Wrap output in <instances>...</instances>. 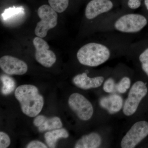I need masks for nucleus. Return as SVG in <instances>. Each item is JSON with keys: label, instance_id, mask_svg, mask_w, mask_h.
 I'll return each instance as SVG.
<instances>
[{"label": "nucleus", "instance_id": "1", "mask_svg": "<svg viewBox=\"0 0 148 148\" xmlns=\"http://www.w3.org/2000/svg\"><path fill=\"white\" fill-rule=\"evenodd\" d=\"M23 113L30 117H36L42 110L44 104L43 96L35 86L24 84L18 86L14 93Z\"/></svg>", "mask_w": 148, "mask_h": 148}, {"label": "nucleus", "instance_id": "2", "mask_svg": "<svg viewBox=\"0 0 148 148\" xmlns=\"http://www.w3.org/2000/svg\"><path fill=\"white\" fill-rule=\"evenodd\" d=\"M80 63L84 66L96 67L108 61L110 51L106 46L98 43L85 45L79 49L77 54Z\"/></svg>", "mask_w": 148, "mask_h": 148}, {"label": "nucleus", "instance_id": "3", "mask_svg": "<svg viewBox=\"0 0 148 148\" xmlns=\"http://www.w3.org/2000/svg\"><path fill=\"white\" fill-rule=\"evenodd\" d=\"M38 14L40 21L37 23L35 34L37 36L45 38L49 30L54 28L57 25L58 15L54 10L47 5L40 7L38 10Z\"/></svg>", "mask_w": 148, "mask_h": 148}, {"label": "nucleus", "instance_id": "4", "mask_svg": "<svg viewBox=\"0 0 148 148\" xmlns=\"http://www.w3.org/2000/svg\"><path fill=\"white\" fill-rule=\"evenodd\" d=\"M147 92V88L145 83L141 81L135 82L130 88L127 99L125 102L123 114L126 116H130L135 114L140 102Z\"/></svg>", "mask_w": 148, "mask_h": 148}, {"label": "nucleus", "instance_id": "5", "mask_svg": "<svg viewBox=\"0 0 148 148\" xmlns=\"http://www.w3.org/2000/svg\"><path fill=\"white\" fill-rule=\"evenodd\" d=\"M147 22V18L143 15L128 14L119 18L115 23L114 27L123 33H137L145 27Z\"/></svg>", "mask_w": 148, "mask_h": 148}, {"label": "nucleus", "instance_id": "6", "mask_svg": "<svg viewBox=\"0 0 148 148\" xmlns=\"http://www.w3.org/2000/svg\"><path fill=\"white\" fill-rule=\"evenodd\" d=\"M69 105L80 119L88 120L93 115V108L90 101L79 93H73L70 95Z\"/></svg>", "mask_w": 148, "mask_h": 148}, {"label": "nucleus", "instance_id": "7", "mask_svg": "<svg viewBox=\"0 0 148 148\" xmlns=\"http://www.w3.org/2000/svg\"><path fill=\"white\" fill-rule=\"evenodd\" d=\"M148 135V122L144 121L136 122L123 138L121 147L135 148Z\"/></svg>", "mask_w": 148, "mask_h": 148}, {"label": "nucleus", "instance_id": "8", "mask_svg": "<svg viewBox=\"0 0 148 148\" xmlns=\"http://www.w3.org/2000/svg\"><path fill=\"white\" fill-rule=\"evenodd\" d=\"M35 49V56L39 64L46 68H50L55 64L56 57L53 51L49 50L48 44L42 38L36 37L33 40Z\"/></svg>", "mask_w": 148, "mask_h": 148}, {"label": "nucleus", "instance_id": "9", "mask_svg": "<svg viewBox=\"0 0 148 148\" xmlns=\"http://www.w3.org/2000/svg\"><path fill=\"white\" fill-rule=\"evenodd\" d=\"M0 67L5 73L9 75H23L28 71V66L24 61L9 55L1 58Z\"/></svg>", "mask_w": 148, "mask_h": 148}, {"label": "nucleus", "instance_id": "10", "mask_svg": "<svg viewBox=\"0 0 148 148\" xmlns=\"http://www.w3.org/2000/svg\"><path fill=\"white\" fill-rule=\"evenodd\" d=\"M113 7V3L110 0H91L86 8V17L88 19H93L110 10Z\"/></svg>", "mask_w": 148, "mask_h": 148}, {"label": "nucleus", "instance_id": "11", "mask_svg": "<svg viewBox=\"0 0 148 148\" xmlns=\"http://www.w3.org/2000/svg\"><path fill=\"white\" fill-rule=\"evenodd\" d=\"M104 80L103 77L90 78L88 76L86 73L77 75L73 79L75 85L84 90L99 87L103 84Z\"/></svg>", "mask_w": 148, "mask_h": 148}, {"label": "nucleus", "instance_id": "12", "mask_svg": "<svg viewBox=\"0 0 148 148\" xmlns=\"http://www.w3.org/2000/svg\"><path fill=\"white\" fill-rule=\"evenodd\" d=\"M34 124L41 132L59 129L63 126L61 120L58 117L48 118L43 115L37 116L34 120Z\"/></svg>", "mask_w": 148, "mask_h": 148}, {"label": "nucleus", "instance_id": "13", "mask_svg": "<svg viewBox=\"0 0 148 148\" xmlns=\"http://www.w3.org/2000/svg\"><path fill=\"white\" fill-rule=\"evenodd\" d=\"M100 105L110 113H115L121 110L123 105V101L121 96L117 94H113L108 97L101 98Z\"/></svg>", "mask_w": 148, "mask_h": 148}, {"label": "nucleus", "instance_id": "14", "mask_svg": "<svg viewBox=\"0 0 148 148\" xmlns=\"http://www.w3.org/2000/svg\"><path fill=\"white\" fill-rule=\"evenodd\" d=\"M102 143V138L98 133L92 132L84 135L77 141L75 148H97Z\"/></svg>", "mask_w": 148, "mask_h": 148}, {"label": "nucleus", "instance_id": "15", "mask_svg": "<svg viewBox=\"0 0 148 148\" xmlns=\"http://www.w3.org/2000/svg\"><path fill=\"white\" fill-rule=\"evenodd\" d=\"M69 137V132L64 128L55 129L47 132L45 135V139L49 148H55L58 140L60 138H67Z\"/></svg>", "mask_w": 148, "mask_h": 148}, {"label": "nucleus", "instance_id": "16", "mask_svg": "<svg viewBox=\"0 0 148 148\" xmlns=\"http://www.w3.org/2000/svg\"><path fill=\"white\" fill-rule=\"evenodd\" d=\"M25 14V10L22 7H13L6 9L1 14L3 20L7 22H11L18 17H21Z\"/></svg>", "mask_w": 148, "mask_h": 148}, {"label": "nucleus", "instance_id": "17", "mask_svg": "<svg viewBox=\"0 0 148 148\" xmlns=\"http://www.w3.org/2000/svg\"><path fill=\"white\" fill-rule=\"evenodd\" d=\"M1 79L3 83L2 92L3 95L10 94L14 89L15 83L14 80L11 77L3 75L1 76Z\"/></svg>", "mask_w": 148, "mask_h": 148}, {"label": "nucleus", "instance_id": "18", "mask_svg": "<svg viewBox=\"0 0 148 148\" xmlns=\"http://www.w3.org/2000/svg\"><path fill=\"white\" fill-rule=\"evenodd\" d=\"M50 6L58 13L66 10L69 5V0H48Z\"/></svg>", "mask_w": 148, "mask_h": 148}, {"label": "nucleus", "instance_id": "19", "mask_svg": "<svg viewBox=\"0 0 148 148\" xmlns=\"http://www.w3.org/2000/svg\"><path fill=\"white\" fill-rule=\"evenodd\" d=\"M131 80L128 77H124L116 85V89L121 94L125 93L130 88Z\"/></svg>", "mask_w": 148, "mask_h": 148}, {"label": "nucleus", "instance_id": "20", "mask_svg": "<svg viewBox=\"0 0 148 148\" xmlns=\"http://www.w3.org/2000/svg\"><path fill=\"white\" fill-rule=\"evenodd\" d=\"M139 60L143 71L148 76V47L140 54Z\"/></svg>", "mask_w": 148, "mask_h": 148}, {"label": "nucleus", "instance_id": "21", "mask_svg": "<svg viewBox=\"0 0 148 148\" xmlns=\"http://www.w3.org/2000/svg\"><path fill=\"white\" fill-rule=\"evenodd\" d=\"M11 143L8 135L3 132H0V148L8 147Z\"/></svg>", "mask_w": 148, "mask_h": 148}, {"label": "nucleus", "instance_id": "22", "mask_svg": "<svg viewBox=\"0 0 148 148\" xmlns=\"http://www.w3.org/2000/svg\"><path fill=\"white\" fill-rule=\"evenodd\" d=\"M115 86V82L112 78L108 79L103 85V90L108 93H111L114 91Z\"/></svg>", "mask_w": 148, "mask_h": 148}, {"label": "nucleus", "instance_id": "23", "mask_svg": "<svg viewBox=\"0 0 148 148\" xmlns=\"http://www.w3.org/2000/svg\"><path fill=\"white\" fill-rule=\"evenodd\" d=\"M27 148H47V147L44 143L38 140L32 141L28 144Z\"/></svg>", "mask_w": 148, "mask_h": 148}, {"label": "nucleus", "instance_id": "24", "mask_svg": "<svg viewBox=\"0 0 148 148\" xmlns=\"http://www.w3.org/2000/svg\"><path fill=\"white\" fill-rule=\"evenodd\" d=\"M141 0H128L127 5L130 8L136 9L141 5Z\"/></svg>", "mask_w": 148, "mask_h": 148}, {"label": "nucleus", "instance_id": "25", "mask_svg": "<svg viewBox=\"0 0 148 148\" xmlns=\"http://www.w3.org/2000/svg\"><path fill=\"white\" fill-rule=\"evenodd\" d=\"M145 3L146 8L148 10V0H145Z\"/></svg>", "mask_w": 148, "mask_h": 148}]
</instances>
